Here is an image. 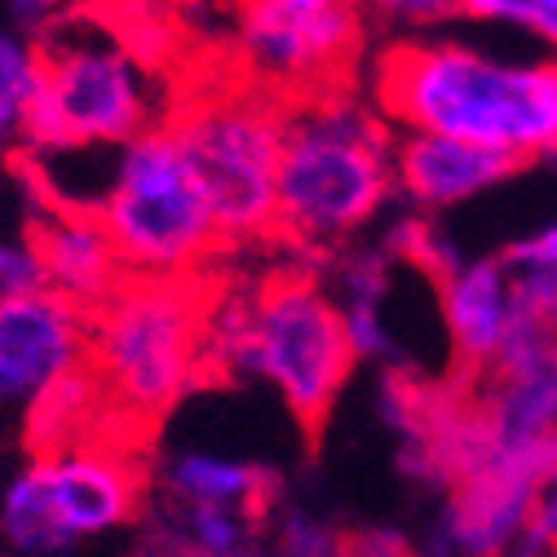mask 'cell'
Listing matches in <instances>:
<instances>
[{"mask_svg":"<svg viewBox=\"0 0 557 557\" xmlns=\"http://www.w3.org/2000/svg\"><path fill=\"white\" fill-rule=\"evenodd\" d=\"M98 222L137 278H195L226 244L213 199L169 120L115 151Z\"/></svg>","mask_w":557,"mask_h":557,"instance_id":"7","label":"cell"},{"mask_svg":"<svg viewBox=\"0 0 557 557\" xmlns=\"http://www.w3.org/2000/svg\"><path fill=\"white\" fill-rule=\"evenodd\" d=\"M27 235L45 274V288L62 293L66 301H76L85 310L102 306L124 278V261L98 222V213H66V208H32Z\"/></svg>","mask_w":557,"mask_h":557,"instance_id":"14","label":"cell"},{"mask_svg":"<svg viewBox=\"0 0 557 557\" xmlns=\"http://www.w3.org/2000/svg\"><path fill=\"white\" fill-rule=\"evenodd\" d=\"M169 5H177V10H199L203 0H169Z\"/></svg>","mask_w":557,"mask_h":557,"instance_id":"23","label":"cell"},{"mask_svg":"<svg viewBox=\"0 0 557 557\" xmlns=\"http://www.w3.org/2000/svg\"><path fill=\"white\" fill-rule=\"evenodd\" d=\"M45 76L23 151L98 147L120 151L164 124L177 107L160 66L137 58L98 10H81L40 36Z\"/></svg>","mask_w":557,"mask_h":557,"instance_id":"5","label":"cell"},{"mask_svg":"<svg viewBox=\"0 0 557 557\" xmlns=\"http://www.w3.org/2000/svg\"><path fill=\"white\" fill-rule=\"evenodd\" d=\"M89 368V310L53 288L0 297V416H32Z\"/></svg>","mask_w":557,"mask_h":557,"instance_id":"10","label":"cell"},{"mask_svg":"<svg viewBox=\"0 0 557 557\" xmlns=\"http://www.w3.org/2000/svg\"><path fill=\"white\" fill-rule=\"evenodd\" d=\"M368 98L394 133H443L518 169L557 160V58L473 27L381 40Z\"/></svg>","mask_w":557,"mask_h":557,"instance_id":"1","label":"cell"},{"mask_svg":"<svg viewBox=\"0 0 557 557\" xmlns=\"http://www.w3.org/2000/svg\"><path fill=\"white\" fill-rule=\"evenodd\" d=\"M222 40L231 76L278 102L355 89L376 49L363 0H231Z\"/></svg>","mask_w":557,"mask_h":557,"instance_id":"8","label":"cell"},{"mask_svg":"<svg viewBox=\"0 0 557 557\" xmlns=\"http://www.w3.org/2000/svg\"><path fill=\"white\" fill-rule=\"evenodd\" d=\"M151 473V500L164 505H195V509H239L265 518L274 505V478L270 469L235 447L218 443H173L156 456Z\"/></svg>","mask_w":557,"mask_h":557,"instance_id":"13","label":"cell"},{"mask_svg":"<svg viewBox=\"0 0 557 557\" xmlns=\"http://www.w3.org/2000/svg\"><path fill=\"white\" fill-rule=\"evenodd\" d=\"M465 27L557 58V0H465Z\"/></svg>","mask_w":557,"mask_h":557,"instance_id":"17","label":"cell"},{"mask_svg":"<svg viewBox=\"0 0 557 557\" xmlns=\"http://www.w3.org/2000/svg\"><path fill=\"white\" fill-rule=\"evenodd\" d=\"M522 548L527 553H540V557H557V469L540 482V492L531 500Z\"/></svg>","mask_w":557,"mask_h":557,"instance_id":"20","label":"cell"},{"mask_svg":"<svg viewBox=\"0 0 557 557\" xmlns=\"http://www.w3.org/2000/svg\"><path fill=\"white\" fill-rule=\"evenodd\" d=\"M45 76L40 36L0 23V156H18L27 147L36 98Z\"/></svg>","mask_w":557,"mask_h":557,"instance_id":"15","label":"cell"},{"mask_svg":"<svg viewBox=\"0 0 557 557\" xmlns=\"http://www.w3.org/2000/svg\"><path fill=\"white\" fill-rule=\"evenodd\" d=\"M438 288V314L451 363L469 376L486 372L509 345L535 327L522 323L513 278L505 257H443L434 270Z\"/></svg>","mask_w":557,"mask_h":557,"instance_id":"11","label":"cell"},{"mask_svg":"<svg viewBox=\"0 0 557 557\" xmlns=\"http://www.w3.org/2000/svg\"><path fill=\"white\" fill-rule=\"evenodd\" d=\"M208 368L257 381L297 425H323L350 385L359 355L332 288L310 270L270 274L203 314Z\"/></svg>","mask_w":557,"mask_h":557,"instance_id":"3","label":"cell"},{"mask_svg":"<svg viewBox=\"0 0 557 557\" xmlns=\"http://www.w3.org/2000/svg\"><path fill=\"white\" fill-rule=\"evenodd\" d=\"M513 557H540V553H527V548H522V553H513Z\"/></svg>","mask_w":557,"mask_h":557,"instance_id":"25","label":"cell"},{"mask_svg":"<svg viewBox=\"0 0 557 557\" xmlns=\"http://www.w3.org/2000/svg\"><path fill=\"white\" fill-rule=\"evenodd\" d=\"M151 473L98 434L45 443L0 478V557H89L143 527Z\"/></svg>","mask_w":557,"mask_h":557,"instance_id":"4","label":"cell"},{"mask_svg":"<svg viewBox=\"0 0 557 557\" xmlns=\"http://www.w3.org/2000/svg\"><path fill=\"white\" fill-rule=\"evenodd\" d=\"M500 257L513 278L522 323L535 332H557V218L527 231Z\"/></svg>","mask_w":557,"mask_h":557,"instance_id":"16","label":"cell"},{"mask_svg":"<svg viewBox=\"0 0 557 557\" xmlns=\"http://www.w3.org/2000/svg\"><path fill=\"white\" fill-rule=\"evenodd\" d=\"M261 535H265V531H261ZM265 540L274 544L278 557H341V544H336L332 527L319 522V518L306 513V509H284V513L274 518V527H270Z\"/></svg>","mask_w":557,"mask_h":557,"instance_id":"19","label":"cell"},{"mask_svg":"<svg viewBox=\"0 0 557 557\" xmlns=\"http://www.w3.org/2000/svg\"><path fill=\"white\" fill-rule=\"evenodd\" d=\"M416 557H451V553H443V548H438V544H430V548H425V553H416Z\"/></svg>","mask_w":557,"mask_h":557,"instance_id":"24","label":"cell"},{"mask_svg":"<svg viewBox=\"0 0 557 557\" xmlns=\"http://www.w3.org/2000/svg\"><path fill=\"white\" fill-rule=\"evenodd\" d=\"M164 557H278V553H274V544L265 535H257V540H248V544H239L231 553H164Z\"/></svg>","mask_w":557,"mask_h":557,"instance_id":"22","label":"cell"},{"mask_svg":"<svg viewBox=\"0 0 557 557\" xmlns=\"http://www.w3.org/2000/svg\"><path fill=\"white\" fill-rule=\"evenodd\" d=\"M208 301L190 278H137L89 310V376L120 421H164L208 372Z\"/></svg>","mask_w":557,"mask_h":557,"instance_id":"6","label":"cell"},{"mask_svg":"<svg viewBox=\"0 0 557 557\" xmlns=\"http://www.w3.org/2000/svg\"><path fill=\"white\" fill-rule=\"evenodd\" d=\"M376 45L381 40H411L434 36L465 23V0H363Z\"/></svg>","mask_w":557,"mask_h":557,"instance_id":"18","label":"cell"},{"mask_svg":"<svg viewBox=\"0 0 557 557\" xmlns=\"http://www.w3.org/2000/svg\"><path fill=\"white\" fill-rule=\"evenodd\" d=\"M284 115L278 102L239 76H222L177 98L169 124L213 199V213L226 239H261L274 235V182L278 151H284Z\"/></svg>","mask_w":557,"mask_h":557,"instance_id":"9","label":"cell"},{"mask_svg":"<svg viewBox=\"0 0 557 557\" xmlns=\"http://www.w3.org/2000/svg\"><path fill=\"white\" fill-rule=\"evenodd\" d=\"M394 128L359 89L288 102L274 182V235L301 252H341L398 199Z\"/></svg>","mask_w":557,"mask_h":557,"instance_id":"2","label":"cell"},{"mask_svg":"<svg viewBox=\"0 0 557 557\" xmlns=\"http://www.w3.org/2000/svg\"><path fill=\"white\" fill-rule=\"evenodd\" d=\"M94 0H5V23H14L27 36H45L49 27H58L62 18H72L81 10H89Z\"/></svg>","mask_w":557,"mask_h":557,"instance_id":"21","label":"cell"},{"mask_svg":"<svg viewBox=\"0 0 557 557\" xmlns=\"http://www.w3.org/2000/svg\"><path fill=\"white\" fill-rule=\"evenodd\" d=\"M522 169L496 151H482L443 133H398L394 137V186L411 213H451L492 195Z\"/></svg>","mask_w":557,"mask_h":557,"instance_id":"12","label":"cell"}]
</instances>
